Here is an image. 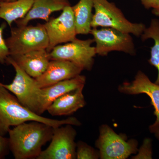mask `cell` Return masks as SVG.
I'll return each instance as SVG.
<instances>
[{"mask_svg":"<svg viewBox=\"0 0 159 159\" xmlns=\"http://www.w3.org/2000/svg\"><path fill=\"white\" fill-rule=\"evenodd\" d=\"M99 158V151L82 141H79L77 143L76 159H97Z\"/></svg>","mask_w":159,"mask_h":159,"instance_id":"cell-20","label":"cell"},{"mask_svg":"<svg viewBox=\"0 0 159 159\" xmlns=\"http://www.w3.org/2000/svg\"><path fill=\"white\" fill-rule=\"evenodd\" d=\"M119 92L128 95L145 94L150 97L156 117L154 123L149 126L151 133L159 129V84L151 81L148 76L141 71H138L132 82H125L119 86Z\"/></svg>","mask_w":159,"mask_h":159,"instance_id":"cell-11","label":"cell"},{"mask_svg":"<svg viewBox=\"0 0 159 159\" xmlns=\"http://www.w3.org/2000/svg\"><path fill=\"white\" fill-rule=\"evenodd\" d=\"M84 87L63 95L54 100L47 109L53 116H69L84 107L86 102L83 94Z\"/></svg>","mask_w":159,"mask_h":159,"instance_id":"cell-15","label":"cell"},{"mask_svg":"<svg viewBox=\"0 0 159 159\" xmlns=\"http://www.w3.org/2000/svg\"><path fill=\"white\" fill-rule=\"evenodd\" d=\"M154 134L156 138L158 140H159V130L156 131Z\"/></svg>","mask_w":159,"mask_h":159,"instance_id":"cell-26","label":"cell"},{"mask_svg":"<svg viewBox=\"0 0 159 159\" xmlns=\"http://www.w3.org/2000/svg\"><path fill=\"white\" fill-rule=\"evenodd\" d=\"M151 9L152 14L159 17V0H154Z\"/></svg>","mask_w":159,"mask_h":159,"instance_id":"cell-24","label":"cell"},{"mask_svg":"<svg viewBox=\"0 0 159 159\" xmlns=\"http://www.w3.org/2000/svg\"><path fill=\"white\" fill-rule=\"evenodd\" d=\"M92 28H109L141 37L146 26L129 21L114 3L108 0H94Z\"/></svg>","mask_w":159,"mask_h":159,"instance_id":"cell-3","label":"cell"},{"mask_svg":"<svg viewBox=\"0 0 159 159\" xmlns=\"http://www.w3.org/2000/svg\"><path fill=\"white\" fill-rule=\"evenodd\" d=\"M33 121L45 123L54 128L66 124L76 126L81 125V122L75 117L56 120L34 113L22 105L16 97L0 82V135L5 136L11 126Z\"/></svg>","mask_w":159,"mask_h":159,"instance_id":"cell-2","label":"cell"},{"mask_svg":"<svg viewBox=\"0 0 159 159\" xmlns=\"http://www.w3.org/2000/svg\"><path fill=\"white\" fill-rule=\"evenodd\" d=\"M146 9H151L154 0H139Z\"/></svg>","mask_w":159,"mask_h":159,"instance_id":"cell-25","label":"cell"},{"mask_svg":"<svg viewBox=\"0 0 159 159\" xmlns=\"http://www.w3.org/2000/svg\"><path fill=\"white\" fill-rule=\"evenodd\" d=\"M5 1H7V2H10V1H13L14 0H5Z\"/></svg>","mask_w":159,"mask_h":159,"instance_id":"cell-27","label":"cell"},{"mask_svg":"<svg viewBox=\"0 0 159 159\" xmlns=\"http://www.w3.org/2000/svg\"><path fill=\"white\" fill-rule=\"evenodd\" d=\"M9 56H15L30 51L47 49L49 39L44 25L18 26L11 28L9 37L6 39Z\"/></svg>","mask_w":159,"mask_h":159,"instance_id":"cell-4","label":"cell"},{"mask_svg":"<svg viewBox=\"0 0 159 159\" xmlns=\"http://www.w3.org/2000/svg\"><path fill=\"white\" fill-rule=\"evenodd\" d=\"M93 39L76 38L72 41L54 47L50 52L52 60H64L74 63L83 70H91L97 55L95 47L92 46Z\"/></svg>","mask_w":159,"mask_h":159,"instance_id":"cell-7","label":"cell"},{"mask_svg":"<svg viewBox=\"0 0 159 159\" xmlns=\"http://www.w3.org/2000/svg\"><path fill=\"white\" fill-rule=\"evenodd\" d=\"M49 39L48 52L54 47L74 40L76 38V28L72 6L66 7L59 16L50 19L44 24Z\"/></svg>","mask_w":159,"mask_h":159,"instance_id":"cell-10","label":"cell"},{"mask_svg":"<svg viewBox=\"0 0 159 159\" xmlns=\"http://www.w3.org/2000/svg\"><path fill=\"white\" fill-rule=\"evenodd\" d=\"M9 150V139L0 135V159L4 158Z\"/></svg>","mask_w":159,"mask_h":159,"instance_id":"cell-23","label":"cell"},{"mask_svg":"<svg viewBox=\"0 0 159 159\" xmlns=\"http://www.w3.org/2000/svg\"><path fill=\"white\" fill-rule=\"evenodd\" d=\"M9 57L28 75L34 79L44 73L51 60L47 49L34 50L21 55Z\"/></svg>","mask_w":159,"mask_h":159,"instance_id":"cell-14","label":"cell"},{"mask_svg":"<svg viewBox=\"0 0 159 159\" xmlns=\"http://www.w3.org/2000/svg\"><path fill=\"white\" fill-rule=\"evenodd\" d=\"M6 22L0 25V64L6 63L7 58L9 56V49L6 44V39L3 37V32L6 27Z\"/></svg>","mask_w":159,"mask_h":159,"instance_id":"cell-21","label":"cell"},{"mask_svg":"<svg viewBox=\"0 0 159 159\" xmlns=\"http://www.w3.org/2000/svg\"><path fill=\"white\" fill-rule=\"evenodd\" d=\"M138 153L132 158L152 159V143L151 139H146L144 140L143 145L141 146L140 149L138 150Z\"/></svg>","mask_w":159,"mask_h":159,"instance_id":"cell-22","label":"cell"},{"mask_svg":"<svg viewBox=\"0 0 159 159\" xmlns=\"http://www.w3.org/2000/svg\"><path fill=\"white\" fill-rule=\"evenodd\" d=\"M53 132L54 127L43 122H24L9 130V149L15 159H37Z\"/></svg>","mask_w":159,"mask_h":159,"instance_id":"cell-1","label":"cell"},{"mask_svg":"<svg viewBox=\"0 0 159 159\" xmlns=\"http://www.w3.org/2000/svg\"><path fill=\"white\" fill-rule=\"evenodd\" d=\"M70 6L69 0H34L31 9L25 16L16 21L15 23L16 25L22 26L27 25L33 20L41 19L47 22L52 13L62 11Z\"/></svg>","mask_w":159,"mask_h":159,"instance_id":"cell-16","label":"cell"},{"mask_svg":"<svg viewBox=\"0 0 159 159\" xmlns=\"http://www.w3.org/2000/svg\"><path fill=\"white\" fill-rule=\"evenodd\" d=\"M34 0H3L0 3V19L11 27L13 22L25 16L31 9Z\"/></svg>","mask_w":159,"mask_h":159,"instance_id":"cell-17","label":"cell"},{"mask_svg":"<svg viewBox=\"0 0 159 159\" xmlns=\"http://www.w3.org/2000/svg\"><path fill=\"white\" fill-rule=\"evenodd\" d=\"M70 124L54 128L50 145L37 159H76L77 132Z\"/></svg>","mask_w":159,"mask_h":159,"instance_id":"cell-9","label":"cell"},{"mask_svg":"<svg viewBox=\"0 0 159 159\" xmlns=\"http://www.w3.org/2000/svg\"><path fill=\"white\" fill-rule=\"evenodd\" d=\"M6 63L14 68L15 77L10 84H4L2 82L1 84L13 94L22 105L39 115L41 88L38 87L35 79L28 75L9 56L6 59Z\"/></svg>","mask_w":159,"mask_h":159,"instance_id":"cell-6","label":"cell"},{"mask_svg":"<svg viewBox=\"0 0 159 159\" xmlns=\"http://www.w3.org/2000/svg\"><path fill=\"white\" fill-rule=\"evenodd\" d=\"M99 136L95 145L101 159H125L138 152V142L127 140L124 135L118 134L107 125L99 127Z\"/></svg>","mask_w":159,"mask_h":159,"instance_id":"cell-5","label":"cell"},{"mask_svg":"<svg viewBox=\"0 0 159 159\" xmlns=\"http://www.w3.org/2000/svg\"><path fill=\"white\" fill-rule=\"evenodd\" d=\"M2 1H3V0H0V3H1V2H2Z\"/></svg>","mask_w":159,"mask_h":159,"instance_id":"cell-28","label":"cell"},{"mask_svg":"<svg viewBox=\"0 0 159 159\" xmlns=\"http://www.w3.org/2000/svg\"><path fill=\"white\" fill-rule=\"evenodd\" d=\"M141 37L143 41L148 39L153 40L154 44L151 47L150 57L148 62L157 70V77L155 83L159 84V20L152 19L149 26L146 27Z\"/></svg>","mask_w":159,"mask_h":159,"instance_id":"cell-19","label":"cell"},{"mask_svg":"<svg viewBox=\"0 0 159 159\" xmlns=\"http://www.w3.org/2000/svg\"><path fill=\"white\" fill-rule=\"evenodd\" d=\"M72 8L77 34H90L92 29L94 0H80Z\"/></svg>","mask_w":159,"mask_h":159,"instance_id":"cell-18","label":"cell"},{"mask_svg":"<svg viewBox=\"0 0 159 159\" xmlns=\"http://www.w3.org/2000/svg\"><path fill=\"white\" fill-rule=\"evenodd\" d=\"M90 34L96 43V54L107 56L112 51L135 55V47L130 34L109 28H92Z\"/></svg>","mask_w":159,"mask_h":159,"instance_id":"cell-8","label":"cell"},{"mask_svg":"<svg viewBox=\"0 0 159 159\" xmlns=\"http://www.w3.org/2000/svg\"><path fill=\"white\" fill-rule=\"evenodd\" d=\"M86 77L79 75L55 84L40 89L39 97V115L41 116L55 99L82 87H84Z\"/></svg>","mask_w":159,"mask_h":159,"instance_id":"cell-13","label":"cell"},{"mask_svg":"<svg viewBox=\"0 0 159 159\" xmlns=\"http://www.w3.org/2000/svg\"><path fill=\"white\" fill-rule=\"evenodd\" d=\"M83 70L74 63L64 60H52L43 74L35 79L39 88H44L80 75Z\"/></svg>","mask_w":159,"mask_h":159,"instance_id":"cell-12","label":"cell"}]
</instances>
